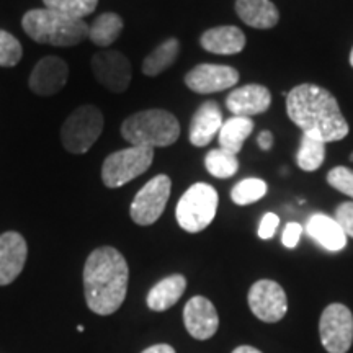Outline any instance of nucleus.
I'll use <instances>...</instances> for the list:
<instances>
[{
	"instance_id": "f257e3e1",
	"label": "nucleus",
	"mask_w": 353,
	"mask_h": 353,
	"mask_svg": "<svg viewBox=\"0 0 353 353\" xmlns=\"http://www.w3.org/2000/svg\"><path fill=\"white\" fill-rule=\"evenodd\" d=\"M286 113L303 134L327 143L342 141L350 131L335 97L324 87L301 83L286 95Z\"/></svg>"
},
{
	"instance_id": "f03ea898",
	"label": "nucleus",
	"mask_w": 353,
	"mask_h": 353,
	"mask_svg": "<svg viewBox=\"0 0 353 353\" xmlns=\"http://www.w3.org/2000/svg\"><path fill=\"white\" fill-rule=\"evenodd\" d=\"M130 268L126 259L114 247L103 245L88 255L83 267L85 303L92 312L110 316L126 299Z\"/></svg>"
},
{
	"instance_id": "7ed1b4c3",
	"label": "nucleus",
	"mask_w": 353,
	"mask_h": 353,
	"mask_svg": "<svg viewBox=\"0 0 353 353\" xmlns=\"http://www.w3.org/2000/svg\"><path fill=\"white\" fill-rule=\"evenodd\" d=\"M21 26L33 41L51 46H77L88 38V25L82 19H74L51 8L26 12Z\"/></svg>"
},
{
	"instance_id": "20e7f679",
	"label": "nucleus",
	"mask_w": 353,
	"mask_h": 353,
	"mask_svg": "<svg viewBox=\"0 0 353 353\" xmlns=\"http://www.w3.org/2000/svg\"><path fill=\"white\" fill-rule=\"evenodd\" d=\"M121 136L130 145L169 148L180 136V123L165 110H144L126 118L121 125Z\"/></svg>"
},
{
	"instance_id": "39448f33",
	"label": "nucleus",
	"mask_w": 353,
	"mask_h": 353,
	"mask_svg": "<svg viewBox=\"0 0 353 353\" xmlns=\"http://www.w3.org/2000/svg\"><path fill=\"white\" fill-rule=\"evenodd\" d=\"M218 192L210 183L198 182L192 185L176 205V223L190 234L205 231L213 223L216 211H218Z\"/></svg>"
},
{
	"instance_id": "423d86ee",
	"label": "nucleus",
	"mask_w": 353,
	"mask_h": 353,
	"mask_svg": "<svg viewBox=\"0 0 353 353\" xmlns=\"http://www.w3.org/2000/svg\"><path fill=\"white\" fill-rule=\"evenodd\" d=\"M103 113L94 105L74 110L61 126V143L70 154H85L103 132Z\"/></svg>"
},
{
	"instance_id": "0eeeda50",
	"label": "nucleus",
	"mask_w": 353,
	"mask_h": 353,
	"mask_svg": "<svg viewBox=\"0 0 353 353\" xmlns=\"http://www.w3.org/2000/svg\"><path fill=\"white\" fill-rule=\"evenodd\" d=\"M154 161V149L130 145L110 154L101 165V180L108 188H120L149 170Z\"/></svg>"
},
{
	"instance_id": "6e6552de",
	"label": "nucleus",
	"mask_w": 353,
	"mask_h": 353,
	"mask_svg": "<svg viewBox=\"0 0 353 353\" xmlns=\"http://www.w3.org/2000/svg\"><path fill=\"white\" fill-rule=\"evenodd\" d=\"M172 182L164 174L149 180L131 203V219L139 226H151L164 213L170 198Z\"/></svg>"
},
{
	"instance_id": "1a4fd4ad",
	"label": "nucleus",
	"mask_w": 353,
	"mask_h": 353,
	"mask_svg": "<svg viewBox=\"0 0 353 353\" xmlns=\"http://www.w3.org/2000/svg\"><path fill=\"white\" fill-rule=\"evenodd\" d=\"M321 342L329 353H347L353 343V314L345 304L334 303L319 321Z\"/></svg>"
},
{
	"instance_id": "9d476101",
	"label": "nucleus",
	"mask_w": 353,
	"mask_h": 353,
	"mask_svg": "<svg viewBox=\"0 0 353 353\" xmlns=\"http://www.w3.org/2000/svg\"><path fill=\"white\" fill-rule=\"evenodd\" d=\"M92 70L101 87L113 94H123L130 87L132 70L130 59L120 51L103 50L92 57Z\"/></svg>"
},
{
	"instance_id": "9b49d317",
	"label": "nucleus",
	"mask_w": 353,
	"mask_h": 353,
	"mask_svg": "<svg viewBox=\"0 0 353 353\" xmlns=\"http://www.w3.org/2000/svg\"><path fill=\"white\" fill-rule=\"evenodd\" d=\"M247 301L254 316L268 324L281 321L288 312V298L285 290L273 280L255 281L247 294Z\"/></svg>"
},
{
	"instance_id": "f8f14e48",
	"label": "nucleus",
	"mask_w": 353,
	"mask_h": 353,
	"mask_svg": "<svg viewBox=\"0 0 353 353\" xmlns=\"http://www.w3.org/2000/svg\"><path fill=\"white\" fill-rule=\"evenodd\" d=\"M239 82V72L231 65L200 64L185 76V83L192 92L201 95L228 90Z\"/></svg>"
},
{
	"instance_id": "ddd939ff",
	"label": "nucleus",
	"mask_w": 353,
	"mask_h": 353,
	"mask_svg": "<svg viewBox=\"0 0 353 353\" xmlns=\"http://www.w3.org/2000/svg\"><path fill=\"white\" fill-rule=\"evenodd\" d=\"M69 68L64 59L57 56H46L38 61L30 74V88L33 94L51 97L61 92L68 83Z\"/></svg>"
},
{
	"instance_id": "4468645a",
	"label": "nucleus",
	"mask_w": 353,
	"mask_h": 353,
	"mask_svg": "<svg viewBox=\"0 0 353 353\" xmlns=\"http://www.w3.org/2000/svg\"><path fill=\"white\" fill-rule=\"evenodd\" d=\"M183 322L188 334L196 341H206L218 332L219 317L214 304L205 296H193L185 304Z\"/></svg>"
},
{
	"instance_id": "2eb2a0df",
	"label": "nucleus",
	"mask_w": 353,
	"mask_h": 353,
	"mask_svg": "<svg viewBox=\"0 0 353 353\" xmlns=\"http://www.w3.org/2000/svg\"><path fill=\"white\" fill-rule=\"evenodd\" d=\"M28 247L23 236L15 231L0 236V286L10 285L23 270Z\"/></svg>"
},
{
	"instance_id": "dca6fc26",
	"label": "nucleus",
	"mask_w": 353,
	"mask_h": 353,
	"mask_svg": "<svg viewBox=\"0 0 353 353\" xmlns=\"http://www.w3.org/2000/svg\"><path fill=\"white\" fill-rule=\"evenodd\" d=\"M272 105V94L267 87L259 83L234 88L226 99V107L234 117L250 118L254 114L265 113Z\"/></svg>"
},
{
	"instance_id": "f3484780",
	"label": "nucleus",
	"mask_w": 353,
	"mask_h": 353,
	"mask_svg": "<svg viewBox=\"0 0 353 353\" xmlns=\"http://www.w3.org/2000/svg\"><path fill=\"white\" fill-rule=\"evenodd\" d=\"M223 113L216 101H205L190 121V143L196 148H205L223 126Z\"/></svg>"
},
{
	"instance_id": "a211bd4d",
	"label": "nucleus",
	"mask_w": 353,
	"mask_h": 353,
	"mask_svg": "<svg viewBox=\"0 0 353 353\" xmlns=\"http://www.w3.org/2000/svg\"><path fill=\"white\" fill-rule=\"evenodd\" d=\"M200 44L203 50L213 54H239L245 48V34L237 26H216L201 34Z\"/></svg>"
},
{
	"instance_id": "6ab92c4d",
	"label": "nucleus",
	"mask_w": 353,
	"mask_h": 353,
	"mask_svg": "<svg viewBox=\"0 0 353 353\" xmlns=\"http://www.w3.org/2000/svg\"><path fill=\"white\" fill-rule=\"evenodd\" d=\"M306 231L317 244L330 252H339L347 245V236L342 231L341 224L335 221V218H330L324 213L312 214L307 221Z\"/></svg>"
},
{
	"instance_id": "aec40b11",
	"label": "nucleus",
	"mask_w": 353,
	"mask_h": 353,
	"mask_svg": "<svg viewBox=\"0 0 353 353\" xmlns=\"http://www.w3.org/2000/svg\"><path fill=\"white\" fill-rule=\"evenodd\" d=\"M236 12L245 25L257 30L273 28L280 20L278 8L270 0H237Z\"/></svg>"
},
{
	"instance_id": "412c9836",
	"label": "nucleus",
	"mask_w": 353,
	"mask_h": 353,
	"mask_svg": "<svg viewBox=\"0 0 353 353\" xmlns=\"http://www.w3.org/2000/svg\"><path fill=\"white\" fill-rule=\"evenodd\" d=\"M187 290V280L183 275H170L161 280L151 288L145 298L148 307L156 312H162L170 309L174 304L179 303V299L183 296Z\"/></svg>"
},
{
	"instance_id": "4be33fe9",
	"label": "nucleus",
	"mask_w": 353,
	"mask_h": 353,
	"mask_svg": "<svg viewBox=\"0 0 353 353\" xmlns=\"http://www.w3.org/2000/svg\"><path fill=\"white\" fill-rule=\"evenodd\" d=\"M254 131V121L252 118L245 117H232L223 123L218 134L219 148L224 151L237 156L241 152L242 145H244L245 139L252 134Z\"/></svg>"
},
{
	"instance_id": "5701e85b",
	"label": "nucleus",
	"mask_w": 353,
	"mask_h": 353,
	"mask_svg": "<svg viewBox=\"0 0 353 353\" xmlns=\"http://www.w3.org/2000/svg\"><path fill=\"white\" fill-rule=\"evenodd\" d=\"M180 52V41L176 38H169L164 43H161L159 46L145 56L143 63V74L148 77H157L159 74H162L164 70L170 68L175 63L176 57Z\"/></svg>"
},
{
	"instance_id": "b1692460",
	"label": "nucleus",
	"mask_w": 353,
	"mask_h": 353,
	"mask_svg": "<svg viewBox=\"0 0 353 353\" xmlns=\"http://www.w3.org/2000/svg\"><path fill=\"white\" fill-rule=\"evenodd\" d=\"M123 32V19L117 13L107 12L97 17L94 23L88 26V38L100 48H107L120 38Z\"/></svg>"
},
{
	"instance_id": "393cba45",
	"label": "nucleus",
	"mask_w": 353,
	"mask_h": 353,
	"mask_svg": "<svg viewBox=\"0 0 353 353\" xmlns=\"http://www.w3.org/2000/svg\"><path fill=\"white\" fill-rule=\"evenodd\" d=\"M325 159V143L316 136L303 134L301 145L296 154L298 167L304 172H314L321 169Z\"/></svg>"
},
{
	"instance_id": "a878e982",
	"label": "nucleus",
	"mask_w": 353,
	"mask_h": 353,
	"mask_svg": "<svg viewBox=\"0 0 353 353\" xmlns=\"http://www.w3.org/2000/svg\"><path fill=\"white\" fill-rule=\"evenodd\" d=\"M205 167L214 179H231L239 170V161L237 156L224 151V149H211L205 157Z\"/></svg>"
},
{
	"instance_id": "bb28decb",
	"label": "nucleus",
	"mask_w": 353,
	"mask_h": 353,
	"mask_svg": "<svg viewBox=\"0 0 353 353\" xmlns=\"http://www.w3.org/2000/svg\"><path fill=\"white\" fill-rule=\"evenodd\" d=\"M267 195V183L262 179H244L232 188L231 198L236 205L247 206Z\"/></svg>"
},
{
	"instance_id": "cd10ccee",
	"label": "nucleus",
	"mask_w": 353,
	"mask_h": 353,
	"mask_svg": "<svg viewBox=\"0 0 353 353\" xmlns=\"http://www.w3.org/2000/svg\"><path fill=\"white\" fill-rule=\"evenodd\" d=\"M43 2L46 8L83 20V17L95 12L99 0H43Z\"/></svg>"
},
{
	"instance_id": "c85d7f7f",
	"label": "nucleus",
	"mask_w": 353,
	"mask_h": 353,
	"mask_svg": "<svg viewBox=\"0 0 353 353\" xmlns=\"http://www.w3.org/2000/svg\"><path fill=\"white\" fill-rule=\"evenodd\" d=\"M21 56H23V50L19 39L6 30H0V65L13 68L20 63Z\"/></svg>"
},
{
	"instance_id": "c756f323",
	"label": "nucleus",
	"mask_w": 353,
	"mask_h": 353,
	"mask_svg": "<svg viewBox=\"0 0 353 353\" xmlns=\"http://www.w3.org/2000/svg\"><path fill=\"white\" fill-rule=\"evenodd\" d=\"M327 183L343 195L353 198V170L348 167H334L327 174Z\"/></svg>"
},
{
	"instance_id": "7c9ffc66",
	"label": "nucleus",
	"mask_w": 353,
	"mask_h": 353,
	"mask_svg": "<svg viewBox=\"0 0 353 353\" xmlns=\"http://www.w3.org/2000/svg\"><path fill=\"white\" fill-rule=\"evenodd\" d=\"M335 221L341 224L347 237H353V201L341 203L335 210Z\"/></svg>"
},
{
	"instance_id": "2f4dec72",
	"label": "nucleus",
	"mask_w": 353,
	"mask_h": 353,
	"mask_svg": "<svg viewBox=\"0 0 353 353\" xmlns=\"http://www.w3.org/2000/svg\"><path fill=\"white\" fill-rule=\"evenodd\" d=\"M278 224H280V218L275 213H267L262 218L259 228V237L260 239H272L273 234H275Z\"/></svg>"
},
{
	"instance_id": "473e14b6",
	"label": "nucleus",
	"mask_w": 353,
	"mask_h": 353,
	"mask_svg": "<svg viewBox=\"0 0 353 353\" xmlns=\"http://www.w3.org/2000/svg\"><path fill=\"white\" fill-rule=\"evenodd\" d=\"M301 232H303V228L299 223H288L286 224L285 231H283V237H281V241H283V245L288 247V249H294V247L298 245L299 239H301Z\"/></svg>"
},
{
	"instance_id": "72a5a7b5",
	"label": "nucleus",
	"mask_w": 353,
	"mask_h": 353,
	"mask_svg": "<svg viewBox=\"0 0 353 353\" xmlns=\"http://www.w3.org/2000/svg\"><path fill=\"white\" fill-rule=\"evenodd\" d=\"M257 143L260 148H262V151H270L272 145H273V136L270 131H262L259 134L257 138Z\"/></svg>"
},
{
	"instance_id": "f704fd0d",
	"label": "nucleus",
	"mask_w": 353,
	"mask_h": 353,
	"mask_svg": "<svg viewBox=\"0 0 353 353\" xmlns=\"http://www.w3.org/2000/svg\"><path fill=\"white\" fill-rule=\"evenodd\" d=\"M141 353H175V350H174V347L167 345V343H157V345L145 348V350Z\"/></svg>"
},
{
	"instance_id": "c9c22d12",
	"label": "nucleus",
	"mask_w": 353,
	"mask_h": 353,
	"mask_svg": "<svg viewBox=\"0 0 353 353\" xmlns=\"http://www.w3.org/2000/svg\"><path fill=\"white\" fill-rule=\"evenodd\" d=\"M232 353H262L260 350H257L255 347H250V345H242V347H237L236 350Z\"/></svg>"
},
{
	"instance_id": "e433bc0d",
	"label": "nucleus",
	"mask_w": 353,
	"mask_h": 353,
	"mask_svg": "<svg viewBox=\"0 0 353 353\" xmlns=\"http://www.w3.org/2000/svg\"><path fill=\"white\" fill-rule=\"evenodd\" d=\"M350 65L353 68V48H352V52H350Z\"/></svg>"
},
{
	"instance_id": "4c0bfd02",
	"label": "nucleus",
	"mask_w": 353,
	"mask_h": 353,
	"mask_svg": "<svg viewBox=\"0 0 353 353\" xmlns=\"http://www.w3.org/2000/svg\"><path fill=\"white\" fill-rule=\"evenodd\" d=\"M350 161H353V154H352V156H350Z\"/></svg>"
}]
</instances>
